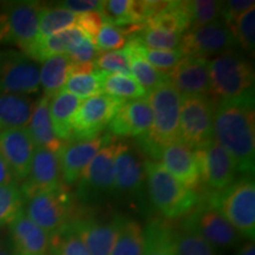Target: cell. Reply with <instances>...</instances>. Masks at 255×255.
I'll return each instance as SVG.
<instances>
[{
  "instance_id": "20",
  "label": "cell",
  "mask_w": 255,
  "mask_h": 255,
  "mask_svg": "<svg viewBox=\"0 0 255 255\" xmlns=\"http://www.w3.org/2000/svg\"><path fill=\"white\" fill-rule=\"evenodd\" d=\"M145 184L143 163L131 146L121 143L114 162V191L128 197L142 194Z\"/></svg>"
},
{
  "instance_id": "30",
  "label": "cell",
  "mask_w": 255,
  "mask_h": 255,
  "mask_svg": "<svg viewBox=\"0 0 255 255\" xmlns=\"http://www.w3.org/2000/svg\"><path fill=\"white\" fill-rule=\"evenodd\" d=\"M144 27L183 34L189 30L190 20L187 9V1H168L165 7L146 21Z\"/></svg>"
},
{
  "instance_id": "12",
  "label": "cell",
  "mask_w": 255,
  "mask_h": 255,
  "mask_svg": "<svg viewBox=\"0 0 255 255\" xmlns=\"http://www.w3.org/2000/svg\"><path fill=\"white\" fill-rule=\"evenodd\" d=\"M235 40L227 25L216 20L205 26L191 28L182 34L178 50L184 57L209 59L229 50H234Z\"/></svg>"
},
{
  "instance_id": "43",
  "label": "cell",
  "mask_w": 255,
  "mask_h": 255,
  "mask_svg": "<svg viewBox=\"0 0 255 255\" xmlns=\"http://www.w3.org/2000/svg\"><path fill=\"white\" fill-rule=\"evenodd\" d=\"M96 70L111 75H130V60L126 50L98 51L95 59Z\"/></svg>"
},
{
  "instance_id": "31",
  "label": "cell",
  "mask_w": 255,
  "mask_h": 255,
  "mask_svg": "<svg viewBox=\"0 0 255 255\" xmlns=\"http://www.w3.org/2000/svg\"><path fill=\"white\" fill-rule=\"evenodd\" d=\"M143 255H177L173 229L161 221L150 222L144 231Z\"/></svg>"
},
{
  "instance_id": "50",
  "label": "cell",
  "mask_w": 255,
  "mask_h": 255,
  "mask_svg": "<svg viewBox=\"0 0 255 255\" xmlns=\"http://www.w3.org/2000/svg\"><path fill=\"white\" fill-rule=\"evenodd\" d=\"M235 255H255L254 241L248 240L246 244H244L240 248H239V251Z\"/></svg>"
},
{
  "instance_id": "38",
  "label": "cell",
  "mask_w": 255,
  "mask_h": 255,
  "mask_svg": "<svg viewBox=\"0 0 255 255\" xmlns=\"http://www.w3.org/2000/svg\"><path fill=\"white\" fill-rule=\"evenodd\" d=\"M174 240L177 255H218L214 247L186 226H182L180 231L174 233Z\"/></svg>"
},
{
  "instance_id": "16",
  "label": "cell",
  "mask_w": 255,
  "mask_h": 255,
  "mask_svg": "<svg viewBox=\"0 0 255 255\" xmlns=\"http://www.w3.org/2000/svg\"><path fill=\"white\" fill-rule=\"evenodd\" d=\"M62 184L65 183L60 170L58 154L36 146L27 177L19 187L24 201L34 194L55 189Z\"/></svg>"
},
{
  "instance_id": "26",
  "label": "cell",
  "mask_w": 255,
  "mask_h": 255,
  "mask_svg": "<svg viewBox=\"0 0 255 255\" xmlns=\"http://www.w3.org/2000/svg\"><path fill=\"white\" fill-rule=\"evenodd\" d=\"M34 103L26 95L0 94V132L15 128H26Z\"/></svg>"
},
{
  "instance_id": "32",
  "label": "cell",
  "mask_w": 255,
  "mask_h": 255,
  "mask_svg": "<svg viewBox=\"0 0 255 255\" xmlns=\"http://www.w3.org/2000/svg\"><path fill=\"white\" fill-rule=\"evenodd\" d=\"M144 232L138 222L124 219L110 255H143Z\"/></svg>"
},
{
  "instance_id": "6",
  "label": "cell",
  "mask_w": 255,
  "mask_h": 255,
  "mask_svg": "<svg viewBox=\"0 0 255 255\" xmlns=\"http://www.w3.org/2000/svg\"><path fill=\"white\" fill-rule=\"evenodd\" d=\"M24 214L47 234L53 235L73 220L75 202L69 186L40 191L24 201Z\"/></svg>"
},
{
  "instance_id": "27",
  "label": "cell",
  "mask_w": 255,
  "mask_h": 255,
  "mask_svg": "<svg viewBox=\"0 0 255 255\" xmlns=\"http://www.w3.org/2000/svg\"><path fill=\"white\" fill-rule=\"evenodd\" d=\"M82 36H84V33L78 27H68L51 36L36 38L24 53L34 62L43 63L50 57L65 53L70 44Z\"/></svg>"
},
{
  "instance_id": "39",
  "label": "cell",
  "mask_w": 255,
  "mask_h": 255,
  "mask_svg": "<svg viewBox=\"0 0 255 255\" xmlns=\"http://www.w3.org/2000/svg\"><path fill=\"white\" fill-rule=\"evenodd\" d=\"M24 209V196L18 184L0 186V227L8 226Z\"/></svg>"
},
{
  "instance_id": "52",
  "label": "cell",
  "mask_w": 255,
  "mask_h": 255,
  "mask_svg": "<svg viewBox=\"0 0 255 255\" xmlns=\"http://www.w3.org/2000/svg\"><path fill=\"white\" fill-rule=\"evenodd\" d=\"M0 228H1V227H0ZM1 242H2V237H1V229H0V244H1Z\"/></svg>"
},
{
  "instance_id": "3",
  "label": "cell",
  "mask_w": 255,
  "mask_h": 255,
  "mask_svg": "<svg viewBox=\"0 0 255 255\" xmlns=\"http://www.w3.org/2000/svg\"><path fill=\"white\" fill-rule=\"evenodd\" d=\"M149 197L162 215L177 219L200 203V196L175 178L158 161L143 162Z\"/></svg>"
},
{
  "instance_id": "7",
  "label": "cell",
  "mask_w": 255,
  "mask_h": 255,
  "mask_svg": "<svg viewBox=\"0 0 255 255\" xmlns=\"http://www.w3.org/2000/svg\"><path fill=\"white\" fill-rule=\"evenodd\" d=\"M215 102L209 97H181L178 139L199 150L214 139Z\"/></svg>"
},
{
  "instance_id": "15",
  "label": "cell",
  "mask_w": 255,
  "mask_h": 255,
  "mask_svg": "<svg viewBox=\"0 0 255 255\" xmlns=\"http://www.w3.org/2000/svg\"><path fill=\"white\" fill-rule=\"evenodd\" d=\"M114 139V137L107 132L90 139L64 143L58 152L64 183L66 186H72L77 182L83 170L97 154V151Z\"/></svg>"
},
{
  "instance_id": "4",
  "label": "cell",
  "mask_w": 255,
  "mask_h": 255,
  "mask_svg": "<svg viewBox=\"0 0 255 255\" xmlns=\"http://www.w3.org/2000/svg\"><path fill=\"white\" fill-rule=\"evenodd\" d=\"M237 229L240 237L253 241L255 235V184L245 176L231 186L214 193L208 201Z\"/></svg>"
},
{
  "instance_id": "2",
  "label": "cell",
  "mask_w": 255,
  "mask_h": 255,
  "mask_svg": "<svg viewBox=\"0 0 255 255\" xmlns=\"http://www.w3.org/2000/svg\"><path fill=\"white\" fill-rule=\"evenodd\" d=\"M146 98L152 110V124L149 132L138 138L152 161H158L163 148L180 141L181 96L169 81L149 92Z\"/></svg>"
},
{
  "instance_id": "35",
  "label": "cell",
  "mask_w": 255,
  "mask_h": 255,
  "mask_svg": "<svg viewBox=\"0 0 255 255\" xmlns=\"http://www.w3.org/2000/svg\"><path fill=\"white\" fill-rule=\"evenodd\" d=\"M130 60V75L141 87L144 89L146 95L149 92L158 88L159 85L169 82V75L157 69L152 68L144 59L139 58L135 55H131L126 50Z\"/></svg>"
},
{
  "instance_id": "37",
  "label": "cell",
  "mask_w": 255,
  "mask_h": 255,
  "mask_svg": "<svg viewBox=\"0 0 255 255\" xmlns=\"http://www.w3.org/2000/svg\"><path fill=\"white\" fill-rule=\"evenodd\" d=\"M102 82H103V72L95 70L91 73L69 76L62 90L70 92L83 101L103 94Z\"/></svg>"
},
{
  "instance_id": "21",
  "label": "cell",
  "mask_w": 255,
  "mask_h": 255,
  "mask_svg": "<svg viewBox=\"0 0 255 255\" xmlns=\"http://www.w3.org/2000/svg\"><path fill=\"white\" fill-rule=\"evenodd\" d=\"M209 59L184 57L169 72V81L181 97L202 96L209 97Z\"/></svg>"
},
{
  "instance_id": "25",
  "label": "cell",
  "mask_w": 255,
  "mask_h": 255,
  "mask_svg": "<svg viewBox=\"0 0 255 255\" xmlns=\"http://www.w3.org/2000/svg\"><path fill=\"white\" fill-rule=\"evenodd\" d=\"M82 100L60 90L50 98L49 113L56 136L62 142L72 141V120Z\"/></svg>"
},
{
  "instance_id": "8",
  "label": "cell",
  "mask_w": 255,
  "mask_h": 255,
  "mask_svg": "<svg viewBox=\"0 0 255 255\" xmlns=\"http://www.w3.org/2000/svg\"><path fill=\"white\" fill-rule=\"evenodd\" d=\"M43 5L38 1H12L0 5V43L23 50L38 36Z\"/></svg>"
},
{
  "instance_id": "49",
  "label": "cell",
  "mask_w": 255,
  "mask_h": 255,
  "mask_svg": "<svg viewBox=\"0 0 255 255\" xmlns=\"http://www.w3.org/2000/svg\"><path fill=\"white\" fill-rule=\"evenodd\" d=\"M5 184H18V181L15 180L13 173L5 159L0 155V186H5Z\"/></svg>"
},
{
  "instance_id": "41",
  "label": "cell",
  "mask_w": 255,
  "mask_h": 255,
  "mask_svg": "<svg viewBox=\"0 0 255 255\" xmlns=\"http://www.w3.org/2000/svg\"><path fill=\"white\" fill-rule=\"evenodd\" d=\"M69 225L62 231L51 235L49 250L51 255H90L87 247L72 232Z\"/></svg>"
},
{
  "instance_id": "33",
  "label": "cell",
  "mask_w": 255,
  "mask_h": 255,
  "mask_svg": "<svg viewBox=\"0 0 255 255\" xmlns=\"http://www.w3.org/2000/svg\"><path fill=\"white\" fill-rule=\"evenodd\" d=\"M102 92L124 102L146 97L144 89L131 76L111 75L105 72H103Z\"/></svg>"
},
{
  "instance_id": "44",
  "label": "cell",
  "mask_w": 255,
  "mask_h": 255,
  "mask_svg": "<svg viewBox=\"0 0 255 255\" xmlns=\"http://www.w3.org/2000/svg\"><path fill=\"white\" fill-rule=\"evenodd\" d=\"M127 36L113 24L104 23L103 26L96 36L94 44L98 51H116L126 46Z\"/></svg>"
},
{
  "instance_id": "46",
  "label": "cell",
  "mask_w": 255,
  "mask_h": 255,
  "mask_svg": "<svg viewBox=\"0 0 255 255\" xmlns=\"http://www.w3.org/2000/svg\"><path fill=\"white\" fill-rule=\"evenodd\" d=\"M104 23V18L101 14V12L91 11L78 13L77 18H76L75 26L78 27L92 41H95L96 36L98 34Z\"/></svg>"
},
{
  "instance_id": "13",
  "label": "cell",
  "mask_w": 255,
  "mask_h": 255,
  "mask_svg": "<svg viewBox=\"0 0 255 255\" xmlns=\"http://www.w3.org/2000/svg\"><path fill=\"white\" fill-rule=\"evenodd\" d=\"M182 226L193 229L212 247L232 248L240 241V234L208 202L200 205Z\"/></svg>"
},
{
  "instance_id": "18",
  "label": "cell",
  "mask_w": 255,
  "mask_h": 255,
  "mask_svg": "<svg viewBox=\"0 0 255 255\" xmlns=\"http://www.w3.org/2000/svg\"><path fill=\"white\" fill-rule=\"evenodd\" d=\"M124 216H115L108 222H98L92 219H75L70 228L81 239L90 255H110Z\"/></svg>"
},
{
  "instance_id": "42",
  "label": "cell",
  "mask_w": 255,
  "mask_h": 255,
  "mask_svg": "<svg viewBox=\"0 0 255 255\" xmlns=\"http://www.w3.org/2000/svg\"><path fill=\"white\" fill-rule=\"evenodd\" d=\"M133 37H136L148 49L176 50L180 46L182 34L168 32L161 28L144 27Z\"/></svg>"
},
{
  "instance_id": "5",
  "label": "cell",
  "mask_w": 255,
  "mask_h": 255,
  "mask_svg": "<svg viewBox=\"0 0 255 255\" xmlns=\"http://www.w3.org/2000/svg\"><path fill=\"white\" fill-rule=\"evenodd\" d=\"M209 96L215 101L239 97L254 90V70L241 53L229 50L209 59Z\"/></svg>"
},
{
  "instance_id": "36",
  "label": "cell",
  "mask_w": 255,
  "mask_h": 255,
  "mask_svg": "<svg viewBox=\"0 0 255 255\" xmlns=\"http://www.w3.org/2000/svg\"><path fill=\"white\" fill-rule=\"evenodd\" d=\"M235 43L248 55H254L255 49V6L226 24Z\"/></svg>"
},
{
  "instance_id": "28",
  "label": "cell",
  "mask_w": 255,
  "mask_h": 255,
  "mask_svg": "<svg viewBox=\"0 0 255 255\" xmlns=\"http://www.w3.org/2000/svg\"><path fill=\"white\" fill-rule=\"evenodd\" d=\"M124 50L128 52L135 55L139 58L144 59L146 63L150 64L152 68L157 69L158 71L168 73L173 70L178 63L184 58L183 53L180 50H152L145 47L143 44L132 37L131 39L128 40Z\"/></svg>"
},
{
  "instance_id": "22",
  "label": "cell",
  "mask_w": 255,
  "mask_h": 255,
  "mask_svg": "<svg viewBox=\"0 0 255 255\" xmlns=\"http://www.w3.org/2000/svg\"><path fill=\"white\" fill-rule=\"evenodd\" d=\"M158 162L186 187L195 190L200 186L201 174L196 151L183 142L176 141L163 148Z\"/></svg>"
},
{
  "instance_id": "40",
  "label": "cell",
  "mask_w": 255,
  "mask_h": 255,
  "mask_svg": "<svg viewBox=\"0 0 255 255\" xmlns=\"http://www.w3.org/2000/svg\"><path fill=\"white\" fill-rule=\"evenodd\" d=\"M190 27L196 28L220 20L221 18V1L215 0H191L187 1Z\"/></svg>"
},
{
  "instance_id": "10",
  "label": "cell",
  "mask_w": 255,
  "mask_h": 255,
  "mask_svg": "<svg viewBox=\"0 0 255 255\" xmlns=\"http://www.w3.org/2000/svg\"><path fill=\"white\" fill-rule=\"evenodd\" d=\"M123 103L124 101L105 94L83 100L72 120V141L102 135Z\"/></svg>"
},
{
  "instance_id": "1",
  "label": "cell",
  "mask_w": 255,
  "mask_h": 255,
  "mask_svg": "<svg viewBox=\"0 0 255 255\" xmlns=\"http://www.w3.org/2000/svg\"><path fill=\"white\" fill-rule=\"evenodd\" d=\"M254 90L220 101L214 114V139L232 156L238 173L254 174Z\"/></svg>"
},
{
  "instance_id": "11",
  "label": "cell",
  "mask_w": 255,
  "mask_h": 255,
  "mask_svg": "<svg viewBox=\"0 0 255 255\" xmlns=\"http://www.w3.org/2000/svg\"><path fill=\"white\" fill-rule=\"evenodd\" d=\"M120 142L108 143L97 151L78 178L77 193L83 200L100 199L114 191V162Z\"/></svg>"
},
{
  "instance_id": "34",
  "label": "cell",
  "mask_w": 255,
  "mask_h": 255,
  "mask_svg": "<svg viewBox=\"0 0 255 255\" xmlns=\"http://www.w3.org/2000/svg\"><path fill=\"white\" fill-rule=\"evenodd\" d=\"M77 14L62 6L47 7L43 6L38 24L37 38H43L57 33V32L65 30L68 27L75 26Z\"/></svg>"
},
{
  "instance_id": "29",
  "label": "cell",
  "mask_w": 255,
  "mask_h": 255,
  "mask_svg": "<svg viewBox=\"0 0 255 255\" xmlns=\"http://www.w3.org/2000/svg\"><path fill=\"white\" fill-rule=\"evenodd\" d=\"M70 60L65 53L44 60L39 70V84L44 95L52 97L62 90L69 76Z\"/></svg>"
},
{
  "instance_id": "48",
  "label": "cell",
  "mask_w": 255,
  "mask_h": 255,
  "mask_svg": "<svg viewBox=\"0 0 255 255\" xmlns=\"http://www.w3.org/2000/svg\"><path fill=\"white\" fill-rule=\"evenodd\" d=\"M102 4L103 1H97V0H69V1L60 2L59 6L78 14L91 11L101 12Z\"/></svg>"
},
{
  "instance_id": "51",
  "label": "cell",
  "mask_w": 255,
  "mask_h": 255,
  "mask_svg": "<svg viewBox=\"0 0 255 255\" xmlns=\"http://www.w3.org/2000/svg\"><path fill=\"white\" fill-rule=\"evenodd\" d=\"M0 255H19V254L14 251V248L12 247L11 242L2 240L1 244H0Z\"/></svg>"
},
{
  "instance_id": "23",
  "label": "cell",
  "mask_w": 255,
  "mask_h": 255,
  "mask_svg": "<svg viewBox=\"0 0 255 255\" xmlns=\"http://www.w3.org/2000/svg\"><path fill=\"white\" fill-rule=\"evenodd\" d=\"M9 242L19 255H46L51 237L32 222L24 210L8 225Z\"/></svg>"
},
{
  "instance_id": "47",
  "label": "cell",
  "mask_w": 255,
  "mask_h": 255,
  "mask_svg": "<svg viewBox=\"0 0 255 255\" xmlns=\"http://www.w3.org/2000/svg\"><path fill=\"white\" fill-rule=\"evenodd\" d=\"M255 2L253 0H229V1L221 2V17L223 23L227 24L240 17L248 9L254 7Z\"/></svg>"
},
{
  "instance_id": "17",
  "label": "cell",
  "mask_w": 255,
  "mask_h": 255,
  "mask_svg": "<svg viewBox=\"0 0 255 255\" xmlns=\"http://www.w3.org/2000/svg\"><path fill=\"white\" fill-rule=\"evenodd\" d=\"M34 150L36 144L26 128H15L0 132V155L18 183L27 177Z\"/></svg>"
},
{
  "instance_id": "24",
  "label": "cell",
  "mask_w": 255,
  "mask_h": 255,
  "mask_svg": "<svg viewBox=\"0 0 255 255\" xmlns=\"http://www.w3.org/2000/svg\"><path fill=\"white\" fill-rule=\"evenodd\" d=\"M50 98L51 97L49 96L44 95L37 102L33 111H32L30 122H28L26 129L30 132L36 146L47 149V150L58 154L64 145V142L60 141L56 136L52 123H51L49 113Z\"/></svg>"
},
{
  "instance_id": "14",
  "label": "cell",
  "mask_w": 255,
  "mask_h": 255,
  "mask_svg": "<svg viewBox=\"0 0 255 255\" xmlns=\"http://www.w3.org/2000/svg\"><path fill=\"white\" fill-rule=\"evenodd\" d=\"M195 151L200 165L201 181L214 190V193L226 189L234 182L238 173L237 167L232 156L219 142L213 139Z\"/></svg>"
},
{
  "instance_id": "45",
  "label": "cell",
  "mask_w": 255,
  "mask_h": 255,
  "mask_svg": "<svg viewBox=\"0 0 255 255\" xmlns=\"http://www.w3.org/2000/svg\"><path fill=\"white\" fill-rule=\"evenodd\" d=\"M65 55L68 56L70 62L75 64L94 63L98 55V49L94 41L84 34L70 44Z\"/></svg>"
},
{
  "instance_id": "9",
  "label": "cell",
  "mask_w": 255,
  "mask_h": 255,
  "mask_svg": "<svg viewBox=\"0 0 255 255\" xmlns=\"http://www.w3.org/2000/svg\"><path fill=\"white\" fill-rule=\"evenodd\" d=\"M39 70V63L24 52L0 50V94H36L40 89Z\"/></svg>"
},
{
  "instance_id": "19",
  "label": "cell",
  "mask_w": 255,
  "mask_h": 255,
  "mask_svg": "<svg viewBox=\"0 0 255 255\" xmlns=\"http://www.w3.org/2000/svg\"><path fill=\"white\" fill-rule=\"evenodd\" d=\"M152 124V110L148 98L124 102L108 126V132L116 137H142Z\"/></svg>"
}]
</instances>
